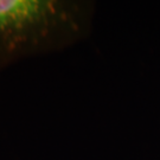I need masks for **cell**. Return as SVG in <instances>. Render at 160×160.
<instances>
[{
	"instance_id": "cell-1",
	"label": "cell",
	"mask_w": 160,
	"mask_h": 160,
	"mask_svg": "<svg viewBox=\"0 0 160 160\" xmlns=\"http://www.w3.org/2000/svg\"><path fill=\"white\" fill-rule=\"evenodd\" d=\"M65 18V6L58 1L0 0V43L25 45L45 37Z\"/></svg>"
}]
</instances>
